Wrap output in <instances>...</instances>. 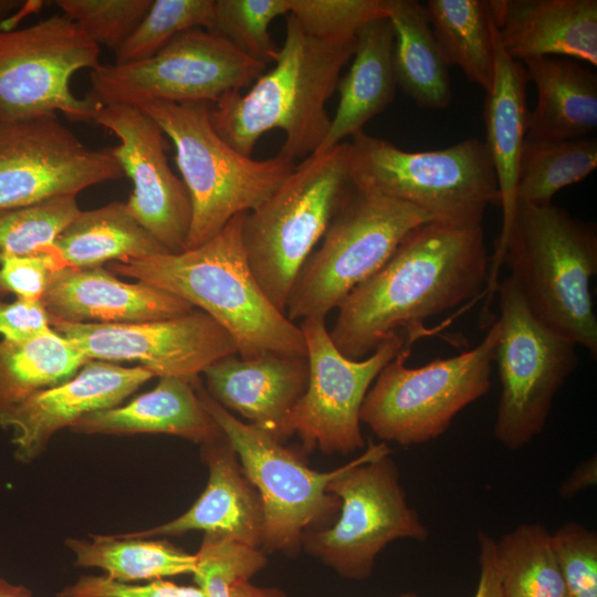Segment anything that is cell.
<instances>
[{"label": "cell", "instance_id": "obj_26", "mask_svg": "<svg viewBox=\"0 0 597 597\" xmlns=\"http://www.w3.org/2000/svg\"><path fill=\"white\" fill-rule=\"evenodd\" d=\"M353 62L339 77L338 106L318 149L324 153L363 130L395 98L394 31L388 18L377 19L356 34Z\"/></svg>", "mask_w": 597, "mask_h": 597}, {"label": "cell", "instance_id": "obj_29", "mask_svg": "<svg viewBox=\"0 0 597 597\" xmlns=\"http://www.w3.org/2000/svg\"><path fill=\"white\" fill-rule=\"evenodd\" d=\"M50 249L61 268L102 266L105 262L169 253L130 214L126 202L119 201L81 210Z\"/></svg>", "mask_w": 597, "mask_h": 597}, {"label": "cell", "instance_id": "obj_46", "mask_svg": "<svg viewBox=\"0 0 597 597\" xmlns=\"http://www.w3.org/2000/svg\"><path fill=\"white\" fill-rule=\"evenodd\" d=\"M597 483L596 455L582 461L572 473L564 480L558 489L559 496L568 500L579 492L595 486Z\"/></svg>", "mask_w": 597, "mask_h": 597}, {"label": "cell", "instance_id": "obj_19", "mask_svg": "<svg viewBox=\"0 0 597 597\" xmlns=\"http://www.w3.org/2000/svg\"><path fill=\"white\" fill-rule=\"evenodd\" d=\"M153 377L142 366L130 368L88 360L65 383L0 411V427L12 431L17 460L30 462L45 450L56 431L71 427L87 413L119 406Z\"/></svg>", "mask_w": 597, "mask_h": 597}, {"label": "cell", "instance_id": "obj_21", "mask_svg": "<svg viewBox=\"0 0 597 597\" xmlns=\"http://www.w3.org/2000/svg\"><path fill=\"white\" fill-rule=\"evenodd\" d=\"M506 54L523 63L558 56L597 65L596 0H488Z\"/></svg>", "mask_w": 597, "mask_h": 597}, {"label": "cell", "instance_id": "obj_41", "mask_svg": "<svg viewBox=\"0 0 597 597\" xmlns=\"http://www.w3.org/2000/svg\"><path fill=\"white\" fill-rule=\"evenodd\" d=\"M551 541L570 597H597V533L567 522L551 533Z\"/></svg>", "mask_w": 597, "mask_h": 597}, {"label": "cell", "instance_id": "obj_35", "mask_svg": "<svg viewBox=\"0 0 597 597\" xmlns=\"http://www.w3.org/2000/svg\"><path fill=\"white\" fill-rule=\"evenodd\" d=\"M214 0H153L136 29L115 51L117 65L154 56L178 34L213 27Z\"/></svg>", "mask_w": 597, "mask_h": 597}, {"label": "cell", "instance_id": "obj_43", "mask_svg": "<svg viewBox=\"0 0 597 597\" xmlns=\"http://www.w3.org/2000/svg\"><path fill=\"white\" fill-rule=\"evenodd\" d=\"M57 597H205L195 586H179L155 579L145 585L127 584L108 576H83L65 587Z\"/></svg>", "mask_w": 597, "mask_h": 597}, {"label": "cell", "instance_id": "obj_15", "mask_svg": "<svg viewBox=\"0 0 597 597\" xmlns=\"http://www.w3.org/2000/svg\"><path fill=\"white\" fill-rule=\"evenodd\" d=\"M308 362V384L292 409L285 437L297 434L305 451L349 454L365 447L360 408L380 370L405 347L396 333L367 358L345 357L331 339L324 318H305L298 325Z\"/></svg>", "mask_w": 597, "mask_h": 597}, {"label": "cell", "instance_id": "obj_30", "mask_svg": "<svg viewBox=\"0 0 597 597\" xmlns=\"http://www.w3.org/2000/svg\"><path fill=\"white\" fill-rule=\"evenodd\" d=\"M425 8L447 64L488 93L495 62L488 0H429Z\"/></svg>", "mask_w": 597, "mask_h": 597}, {"label": "cell", "instance_id": "obj_1", "mask_svg": "<svg viewBox=\"0 0 597 597\" xmlns=\"http://www.w3.org/2000/svg\"><path fill=\"white\" fill-rule=\"evenodd\" d=\"M489 264L482 224L425 222L345 297L331 339L354 360L370 355L398 329H407L413 342L423 321L488 286Z\"/></svg>", "mask_w": 597, "mask_h": 597}, {"label": "cell", "instance_id": "obj_3", "mask_svg": "<svg viewBox=\"0 0 597 597\" xmlns=\"http://www.w3.org/2000/svg\"><path fill=\"white\" fill-rule=\"evenodd\" d=\"M510 270L532 314L546 327L597 356L591 280L597 273V229L566 209L516 201L505 235L496 241L486 291Z\"/></svg>", "mask_w": 597, "mask_h": 597}, {"label": "cell", "instance_id": "obj_11", "mask_svg": "<svg viewBox=\"0 0 597 597\" xmlns=\"http://www.w3.org/2000/svg\"><path fill=\"white\" fill-rule=\"evenodd\" d=\"M192 385L259 492L263 507L261 549L295 555L306 532L329 526L337 517L341 501L327 485L341 468L328 472L311 469L296 451L219 405L200 379Z\"/></svg>", "mask_w": 597, "mask_h": 597}, {"label": "cell", "instance_id": "obj_36", "mask_svg": "<svg viewBox=\"0 0 597 597\" xmlns=\"http://www.w3.org/2000/svg\"><path fill=\"white\" fill-rule=\"evenodd\" d=\"M192 574L205 597H245L249 579L266 564L265 553L220 534L205 533Z\"/></svg>", "mask_w": 597, "mask_h": 597}, {"label": "cell", "instance_id": "obj_47", "mask_svg": "<svg viewBox=\"0 0 597 597\" xmlns=\"http://www.w3.org/2000/svg\"><path fill=\"white\" fill-rule=\"evenodd\" d=\"M0 597H33V595L27 587L0 578Z\"/></svg>", "mask_w": 597, "mask_h": 597}, {"label": "cell", "instance_id": "obj_8", "mask_svg": "<svg viewBox=\"0 0 597 597\" xmlns=\"http://www.w3.org/2000/svg\"><path fill=\"white\" fill-rule=\"evenodd\" d=\"M500 336L495 320L474 348L408 367L410 344L378 374L360 408V422L381 442L423 444L446 433L464 408L486 395Z\"/></svg>", "mask_w": 597, "mask_h": 597}, {"label": "cell", "instance_id": "obj_32", "mask_svg": "<svg viewBox=\"0 0 597 597\" xmlns=\"http://www.w3.org/2000/svg\"><path fill=\"white\" fill-rule=\"evenodd\" d=\"M66 545L76 556V566L102 568L123 583L193 574L197 566L196 554L167 541L100 535L93 542L69 538Z\"/></svg>", "mask_w": 597, "mask_h": 597}, {"label": "cell", "instance_id": "obj_9", "mask_svg": "<svg viewBox=\"0 0 597 597\" xmlns=\"http://www.w3.org/2000/svg\"><path fill=\"white\" fill-rule=\"evenodd\" d=\"M429 216L407 202L352 184L321 243L298 271L285 314L292 321L324 318L377 272L401 240Z\"/></svg>", "mask_w": 597, "mask_h": 597}, {"label": "cell", "instance_id": "obj_37", "mask_svg": "<svg viewBox=\"0 0 597 597\" xmlns=\"http://www.w3.org/2000/svg\"><path fill=\"white\" fill-rule=\"evenodd\" d=\"M80 211L76 196L0 211V253L31 255L48 251Z\"/></svg>", "mask_w": 597, "mask_h": 597}, {"label": "cell", "instance_id": "obj_44", "mask_svg": "<svg viewBox=\"0 0 597 597\" xmlns=\"http://www.w3.org/2000/svg\"><path fill=\"white\" fill-rule=\"evenodd\" d=\"M49 315L41 302L0 301V339L21 342L50 331Z\"/></svg>", "mask_w": 597, "mask_h": 597}, {"label": "cell", "instance_id": "obj_40", "mask_svg": "<svg viewBox=\"0 0 597 597\" xmlns=\"http://www.w3.org/2000/svg\"><path fill=\"white\" fill-rule=\"evenodd\" d=\"M153 0H57L55 4L97 45L114 52L146 14Z\"/></svg>", "mask_w": 597, "mask_h": 597}, {"label": "cell", "instance_id": "obj_39", "mask_svg": "<svg viewBox=\"0 0 597 597\" xmlns=\"http://www.w3.org/2000/svg\"><path fill=\"white\" fill-rule=\"evenodd\" d=\"M287 4L306 34L346 40L356 38L369 22L388 18L390 0H287Z\"/></svg>", "mask_w": 597, "mask_h": 597}, {"label": "cell", "instance_id": "obj_14", "mask_svg": "<svg viewBox=\"0 0 597 597\" xmlns=\"http://www.w3.org/2000/svg\"><path fill=\"white\" fill-rule=\"evenodd\" d=\"M100 53L63 13L0 30V121L61 112L73 122H92L100 104L76 97L70 80L78 70L98 67Z\"/></svg>", "mask_w": 597, "mask_h": 597}, {"label": "cell", "instance_id": "obj_13", "mask_svg": "<svg viewBox=\"0 0 597 597\" xmlns=\"http://www.w3.org/2000/svg\"><path fill=\"white\" fill-rule=\"evenodd\" d=\"M265 66L228 40L191 29L147 60L92 70V91L86 97L100 105L137 106L151 100L217 103L252 84Z\"/></svg>", "mask_w": 597, "mask_h": 597}, {"label": "cell", "instance_id": "obj_23", "mask_svg": "<svg viewBox=\"0 0 597 597\" xmlns=\"http://www.w3.org/2000/svg\"><path fill=\"white\" fill-rule=\"evenodd\" d=\"M201 458L209 470L208 483L188 511L167 523L121 536L150 538L203 531L261 548L262 501L256 489L243 473L237 453L227 438L201 444Z\"/></svg>", "mask_w": 597, "mask_h": 597}, {"label": "cell", "instance_id": "obj_4", "mask_svg": "<svg viewBox=\"0 0 597 597\" xmlns=\"http://www.w3.org/2000/svg\"><path fill=\"white\" fill-rule=\"evenodd\" d=\"M285 20V40L273 69L245 94L228 93L210 108L217 134L245 157L272 129L285 133L280 155L295 161L314 154L331 125L326 102L355 51L356 38L323 40L306 34L290 13Z\"/></svg>", "mask_w": 597, "mask_h": 597}, {"label": "cell", "instance_id": "obj_18", "mask_svg": "<svg viewBox=\"0 0 597 597\" xmlns=\"http://www.w3.org/2000/svg\"><path fill=\"white\" fill-rule=\"evenodd\" d=\"M92 122L119 142L111 151L133 181L126 202L130 214L169 253L187 250L191 201L182 179L168 164L160 126L137 106L126 104L100 105Z\"/></svg>", "mask_w": 597, "mask_h": 597}, {"label": "cell", "instance_id": "obj_12", "mask_svg": "<svg viewBox=\"0 0 597 597\" xmlns=\"http://www.w3.org/2000/svg\"><path fill=\"white\" fill-rule=\"evenodd\" d=\"M500 336L495 349L501 392L495 439L517 451L541 434L553 401L576 369V345L543 325L507 275L498 283Z\"/></svg>", "mask_w": 597, "mask_h": 597}, {"label": "cell", "instance_id": "obj_22", "mask_svg": "<svg viewBox=\"0 0 597 597\" xmlns=\"http://www.w3.org/2000/svg\"><path fill=\"white\" fill-rule=\"evenodd\" d=\"M202 375L207 392L219 405L282 442L286 420L307 388L310 369L306 357L268 354L242 359L231 355Z\"/></svg>", "mask_w": 597, "mask_h": 597}, {"label": "cell", "instance_id": "obj_31", "mask_svg": "<svg viewBox=\"0 0 597 597\" xmlns=\"http://www.w3.org/2000/svg\"><path fill=\"white\" fill-rule=\"evenodd\" d=\"M88 360L52 328L27 341L0 339V411L65 383Z\"/></svg>", "mask_w": 597, "mask_h": 597}, {"label": "cell", "instance_id": "obj_7", "mask_svg": "<svg viewBox=\"0 0 597 597\" xmlns=\"http://www.w3.org/2000/svg\"><path fill=\"white\" fill-rule=\"evenodd\" d=\"M349 143L354 186L412 205L431 221L481 224L488 207L500 206L490 153L478 138L407 151L362 130Z\"/></svg>", "mask_w": 597, "mask_h": 597}, {"label": "cell", "instance_id": "obj_2", "mask_svg": "<svg viewBox=\"0 0 597 597\" xmlns=\"http://www.w3.org/2000/svg\"><path fill=\"white\" fill-rule=\"evenodd\" d=\"M245 212L203 244L179 253L113 261L107 270L174 294L216 320L238 356L306 357L298 325L277 310L255 280L242 244Z\"/></svg>", "mask_w": 597, "mask_h": 597}, {"label": "cell", "instance_id": "obj_28", "mask_svg": "<svg viewBox=\"0 0 597 597\" xmlns=\"http://www.w3.org/2000/svg\"><path fill=\"white\" fill-rule=\"evenodd\" d=\"M388 20L394 31L397 86L423 108H447L452 101L449 65L432 33L425 4L390 0Z\"/></svg>", "mask_w": 597, "mask_h": 597}, {"label": "cell", "instance_id": "obj_45", "mask_svg": "<svg viewBox=\"0 0 597 597\" xmlns=\"http://www.w3.org/2000/svg\"><path fill=\"white\" fill-rule=\"evenodd\" d=\"M479 582L473 597H504L495 564V540L484 531L478 533Z\"/></svg>", "mask_w": 597, "mask_h": 597}, {"label": "cell", "instance_id": "obj_25", "mask_svg": "<svg viewBox=\"0 0 597 597\" xmlns=\"http://www.w3.org/2000/svg\"><path fill=\"white\" fill-rule=\"evenodd\" d=\"M536 87L526 140L590 137L597 128V74L573 59L545 56L522 63Z\"/></svg>", "mask_w": 597, "mask_h": 597}, {"label": "cell", "instance_id": "obj_42", "mask_svg": "<svg viewBox=\"0 0 597 597\" xmlns=\"http://www.w3.org/2000/svg\"><path fill=\"white\" fill-rule=\"evenodd\" d=\"M60 262L49 249L31 255L0 253V294H13L18 300L41 302L51 273Z\"/></svg>", "mask_w": 597, "mask_h": 597}, {"label": "cell", "instance_id": "obj_33", "mask_svg": "<svg viewBox=\"0 0 597 597\" xmlns=\"http://www.w3.org/2000/svg\"><path fill=\"white\" fill-rule=\"evenodd\" d=\"M504 597H570L551 533L540 523H523L494 545Z\"/></svg>", "mask_w": 597, "mask_h": 597}, {"label": "cell", "instance_id": "obj_17", "mask_svg": "<svg viewBox=\"0 0 597 597\" xmlns=\"http://www.w3.org/2000/svg\"><path fill=\"white\" fill-rule=\"evenodd\" d=\"M59 335L90 360L136 362L159 378L191 384L213 363L238 355L234 339L201 310L139 323H69L50 320Z\"/></svg>", "mask_w": 597, "mask_h": 597}, {"label": "cell", "instance_id": "obj_6", "mask_svg": "<svg viewBox=\"0 0 597 597\" xmlns=\"http://www.w3.org/2000/svg\"><path fill=\"white\" fill-rule=\"evenodd\" d=\"M350 186V143L343 142L306 157L265 201L245 212L242 244L249 266L281 312Z\"/></svg>", "mask_w": 597, "mask_h": 597}, {"label": "cell", "instance_id": "obj_38", "mask_svg": "<svg viewBox=\"0 0 597 597\" xmlns=\"http://www.w3.org/2000/svg\"><path fill=\"white\" fill-rule=\"evenodd\" d=\"M287 13V0H214L210 32L266 65L274 62L279 51L269 27L276 17Z\"/></svg>", "mask_w": 597, "mask_h": 597}, {"label": "cell", "instance_id": "obj_48", "mask_svg": "<svg viewBox=\"0 0 597 597\" xmlns=\"http://www.w3.org/2000/svg\"><path fill=\"white\" fill-rule=\"evenodd\" d=\"M17 1H0V19L4 18L12 9L18 7Z\"/></svg>", "mask_w": 597, "mask_h": 597}, {"label": "cell", "instance_id": "obj_20", "mask_svg": "<svg viewBox=\"0 0 597 597\" xmlns=\"http://www.w3.org/2000/svg\"><path fill=\"white\" fill-rule=\"evenodd\" d=\"M41 303L50 320L69 323H139L195 308L149 284L123 282L103 266L54 270Z\"/></svg>", "mask_w": 597, "mask_h": 597}, {"label": "cell", "instance_id": "obj_5", "mask_svg": "<svg viewBox=\"0 0 597 597\" xmlns=\"http://www.w3.org/2000/svg\"><path fill=\"white\" fill-rule=\"evenodd\" d=\"M137 107L174 144L192 209L187 249L213 238L237 214L256 209L296 166L280 154L254 160L237 151L214 130L209 103L151 100Z\"/></svg>", "mask_w": 597, "mask_h": 597}, {"label": "cell", "instance_id": "obj_10", "mask_svg": "<svg viewBox=\"0 0 597 597\" xmlns=\"http://www.w3.org/2000/svg\"><path fill=\"white\" fill-rule=\"evenodd\" d=\"M327 491L341 501L338 515L329 526L306 532L302 547L345 578H368L378 554L394 541L429 538L385 442H370L360 457L341 467Z\"/></svg>", "mask_w": 597, "mask_h": 597}, {"label": "cell", "instance_id": "obj_34", "mask_svg": "<svg viewBox=\"0 0 597 597\" xmlns=\"http://www.w3.org/2000/svg\"><path fill=\"white\" fill-rule=\"evenodd\" d=\"M597 167L594 136L556 140L524 142L515 198L530 205L552 203L563 188L579 182Z\"/></svg>", "mask_w": 597, "mask_h": 597}, {"label": "cell", "instance_id": "obj_16", "mask_svg": "<svg viewBox=\"0 0 597 597\" xmlns=\"http://www.w3.org/2000/svg\"><path fill=\"white\" fill-rule=\"evenodd\" d=\"M111 148L94 150L55 113L0 121V211L119 179Z\"/></svg>", "mask_w": 597, "mask_h": 597}, {"label": "cell", "instance_id": "obj_24", "mask_svg": "<svg viewBox=\"0 0 597 597\" xmlns=\"http://www.w3.org/2000/svg\"><path fill=\"white\" fill-rule=\"evenodd\" d=\"M70 429L87 434L165 433L201 444L224 437L193 385L172 377L159 378L153 390L125 406L83 416Z\"/></svg>", "mask_w": 597, "mask_h": 597}, {"label": "cell", "instance_id": "obj_49", "mask_svg": "<svg viewBox=\"0 0 597 597\" xmlns=\"http://www.w3.org/2000/svg\"><path fill=\"white\" fill-rule=\"evenodd\" d=\"M399 597H419L416 593H404Z\"/></svg>", "mask_w": 597, "mask_h": 597}, {"label": "cell", "instance_id": "obj_27", "mask_svg": "<svg viewBox=\"0 0 597 597\" xmlns=\"http://www.w3.org/2000/svg\"><path fill=\"white\" fill-rule=\"evenodd\" d=\"M494 77L484 102L483 118L486 147L493 164L502 208L501 240L511 223L516 203L515 192L520 159L526 137L530 111L526 104L524 65L510 57L500 43L492 18Z\"/></svg>", "mask_w": 597, "mask_h": 597}]
</instances>
